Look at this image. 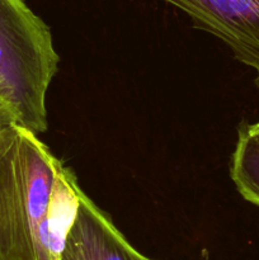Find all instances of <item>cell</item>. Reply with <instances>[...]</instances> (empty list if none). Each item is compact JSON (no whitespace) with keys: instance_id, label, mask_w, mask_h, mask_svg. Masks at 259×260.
Listing matches in <instances>:
<instances>
[{"instance_id":"cell-1","label":"cell","mask_w":259,"mask_h":260,"mask_svg":"<svg viewBox=\"0 0 259 260\" xmlns=\"http://www.w3.org/2000/svg\"><path fill=\"white\" fill-rule=\"evenodd\" d=\"M83 189L20 124L0 134V260H58Z\"/></svg>"},{"instance_id":"cell-2","label":"cell","mask_w":259,"mask_h":260,"mask_svg":"<svg viewBox=\"0 0 259 260\" xmlns=\"http://www.w3.org/2000/svg\"><path fill=\"white\" fill-rule=\"evenodd\" d=\"M58 61L50 28L24 0H0V98L37 135L48 127L46 99Z\"/></svg>"},{"instance_id":"cell-3","label":"cell","mask_w":259,"mask_h":260,"mask_svg":"<svg viewBox=\"0 0 259 260\" xmlns=\"http://www.w3.org/2000/svg\"><path fill=\"white\" fill-rule=\"evenodd\" d=\"M188 15L255 71L259 86V0H161Z\"/></svg>"},{"instance_id":"cell-4","label":"cell","mask_w":259,"mask_h":260,"mask_svg":"<svg viewBox=\"0 0 259 260\" xmlns=\"http://www.w3.org/2000/svg\"><path fill=\"white\" fill-rule=\"evenodd\" d=\"M58 260H151L134 248L111 218L81 192Z\"/></svg>"},{"instance_id":"cell-5","label":"cell","mask_w":259,"mask_h":260,"mask_svg":"<svg viewBox=\"0 0 259 260\" xmlns=\"http://www.w3.org/2000/svg\"><path fill=\"white\" fill-rule=\"evenodd\" d=\"M230 175L244 200L259 207V140L248 135L244 126L238 132Z\"/></svg>"},{"instance_id":"cell-6","label":"cell","mask_w":259,"mask_h":260,"mask_svg":"<svg viewBox=\"0 0 259 260\" xmlns=\"http://www.w3.org/2000/svg\"><path fill=\"white\" fill-rule=\"evenodd\" d=\"M15 123L18 124L17 117L13 113L10 107L0 98V129L5 128V127H9Z\"/></svg>"},{"instance_id":"cell-7","label":"cell","mask_w":259,"mask_h":260,"mask_svg":"<svg viewBox=\"0 0 259 260\" xmlns=\"http://www.w3.org/2000/svg\"><path fill=\"white\" fill-rule=\"evenodd\" d=\"M244 128L245 131L248 132V135H250L251 137L254 139H258L259 140V122L253 124H244Z\"/></svg>"},{"instance_id":"cell-8","label":"cell","mask_w":259,"mask_h":260,"mask_svg":"<svg viewBox=\"0 0 259 260\" xmlns=\"http://www.w3.org/2000/svg\"><path fill=\"white\" fill-rule=\"evenodd\" d=\"M5 128H7V127H5ZM3 129H4V128H3ZM3 129H0V134H2V131H3Z\"/></svg>"}]
</instances>
